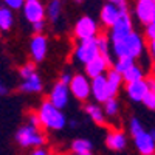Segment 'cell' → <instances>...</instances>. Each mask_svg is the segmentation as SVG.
Masks as SVG:
<instances>
[{
	"mask_svg": "<svg viewBox=\"0 0 155 155\" xmlns=\"http://www.w3.org/2000/svg\"><path fill=\"white\" fill-rule=\"evenodd\" d=\"M146 48V42L144 37L140 33H130L127 37L121 39V41L112 42L110 47V53H113L116 58H132V59H138L143 56Z\"/></svg>",
	"mask_w": 155,
	"mask_h": 155,
	"instance_id": "obj_1",
	"label": "cell"
},
{
	"mask_svg": "<svg viewBox=\"0 0 155 155\" xmlns=\"http://www.w3.org/2000/svg\"><path fill=\"white\" fill-rule=\"evenodd\" d=\"M68 88L70 95L81 102H85L88 98H92V79H88L85 73H74Z\"/></svg>",
	"mask_w": 155,
	"mask_h": 155,
	"instance_id": "obj_5",
	"label": "cell"
},
{
	"mask_svg": "<svg viewBox=\"0 0 155 155\" xmlns=\"http://www.w3.org/2000/svg\"><path fill=\"white\" fill-rule=\"evenodd\" d=\"M68 124H70V127H78V123L76 121H70Z\"/></svg>",
	"mask_w": 155,
	"mask_h": 155,
	"instance_id": "obj_41",
	"label": "cell"
},
{
	"mask_svg": "<svg viewBox=\"0 0 155 155\" xmlns=\"http://www.w3.org/2000/svg\"><path fill=\"white\" fill-rule=\"evenodd\" d=\"M102 109H104V113H106L107 118H113V116H116L120 112V102L116 98H110L102 104Z\"/></svg>",
	"mask_w": 155,
	"mask_h": 155,
	"instance_id": "obj_26",
	"label": "cell"
},
{
	"mask_svg": "<svg viewBox=\"0 0 155 155\" xmlns=\"http://www.w3.org/2000/svg\"><path fill=\"white\" fill-rule=\"evenodd\" d=\"M143 104H144V107H146V109H149V110H153V112H155V93L149 92V93L144 96V99H143Z\"/></svg>",
	"mask_w": 155,
	"mask_h": 155,
	"instance_id": "obj_32",
	"label": "cell"
},
{
	"mask_svg": "<svg viewBox=\"0 0 155 155\" xmlns=\"http://www.w3.org/2000/svg\"><path fill=\"white\" fill-rule=\"evenodd\" d=\"M150 68H152V71H153V73H155V61H153V62H152V64H150Z\"/></svg>",
	"mask_w": 155,
	"mask_h": 155,
	"instance_id": "obj_43",
	"label": "cell"
},
{
	"mask_svg": "<svg viewBox=\"0 0 155 155\" xmlns=\"http://www.w3.org/2000/svg\"><path fill=\"white\" fill-rule=\"evenodd\" d=\"M124 92H126L127 98L130 101H134V102H143L144 96L149 93V85H147L146 78H144V79L137 81V82L126 84Z\"/></svg>",
	"mask_w": 155,
	"mask_h": 155,
	"instance_id": "obj_14",
	"label": "cell"
},
{
	"mask_svg": "<svg viewBox=\"0 0 155 155\" xmlns=\"http://www.w3.org/2000/svg\"><path fill=\"white\" fill-rule=\"evenodd\" d=\"M14 138H16V143L23 149L44 147L45 141H47V138H45V135H44V132L41 130V129L34 127V126H30L27 123L17 129Z\"/></svg>",
	"mask_w": 155,
	"mask_h": 155,
	"instance_id": "obj_3",
	"label": "cell"
},
{
	"mask_svg": "<svg viewBox=\"0 0 155 155\" xmlns=\"http://www.w3.org/2000/svg\"><path fill=\"white\" fill-rule=\"evenodd\" d=\"M62 16V0H50L47 5V17L51 23H56Z\"/></svg>",
	"mask_w": 155,
	"mask_h": 155,
	"instance_id": "obj_23",
	"label": "cell"
},
{
	"mask_svg": "<svg viewBox=\"0 0 155 155\" xmlns=\"http://www.w3.org/2000/svg\"><path fill=\"white\" fill-rule=\"evenodd\" d=\"M113 65L110 56L98 54L93 61H90L87 65H84V73L88 79H95L98 76H104Z\"/></svg>",
	"mask_w": 155,
	"mask_h": 155,
	"instance_id": "obj_8",
	"label": "cell"
},
{
	"mask_svg": "<svg viewBox=\"0 0 155 155\" xmlns=\"http://www.w3.org/2000/svg\"><path fill=\"white\" fill-rule=\"evenodd\" d=\"M134 140V144H135V149L138 150L140 155H150V153H155V141L153 138L150 137V132L149 130H144L143 134L137 135Z\"/></svg>",
	"mask_w": 155,
	"mask_h": 155,
	"instance_id": "obj_16",
	"label": "cell"
},
{
	"mask_svg": "<svg viewBox=\"0 0 155 155\" xmlns=\"http://www.w3.org/2000/svg\"><path fill=\"white\" fill-rule=\"evenodd\" d=\"M34 73H37V67H36V64L33 61L27 62V64H23V65L19 68V76H20V79H27V78L33 76Z\"/></svg>",
	"mask_w": 155,
	"mask_h": 155,
	"instance_id": "obj_29",
	"label": "cell"
},
{
	"mask_svg": "<svg viewBox=\"0 0 155 155\" xmlns=\"http://www.w3.org/2000/svg\"><path fill=\"white\" fill-rule=\"evenodd\" d=\"M5 95H8V87L5 82L0 81V96H5Z\"/></svg>",
	"mask_w": 155,
	"mask_h": 155,
	"instance_id": "obj_40",
	"label": "cell"
},
{
	"mask_svg": "<svg viewBox=\"0 0 155 155\" xmlns=\"http://www.w3.org/2000/svg\"><path fill=\"white\" fill-rule=\"evenodd\" d=\"M48 51V39L44 34H34L30 41V54L34 64L42 62L47 58Z\"/></svg>",
	"mask_w": 155,
	"mask_h": 155,
	"instance_id": "obj_11",
	"label": "cell"
},
{
	"mask_svg": "<svg viewBox=\"0 0 155 155\" xmlns=\"http://www.w3.org/2000/svg\"><path fill=\"white\" fill-rule=\"evenodd\" d=\"M135 17L144 27L152 23V17L155 12V0H137L135 2Z\"/></svg>",
	"mask_w": 155,
	"mask_h": 155,
	"instance_id": "obj_12",
	"label": "cell"
},
{
	"mask_svg": "<svg viewBox=\"0 0 155 155\" xmlns=\"http://www.w3.org/2000/svg\"><path fill=\"white\" fill-rule=\"evenodd\" d=\"M71 155H73V153H71Z\"/></svg>",
	"mask_w": 155,
	"mask_h": 155,
	"instance_id": "obj_50",
	"label": "cell"
},
{
	"mask_svg": "<svg viewBox=\"0 0 155 155\" xmlns=\"http://www.w3.org/2000/svg\"><path fill=\"white\" fill-rule=\"evenodd\" d=\"M130 33H134V22L130 17V12L121 11L118 20L109 30V39H110V42H116V41H121V39L127 37Z\"/></svg>",
	"mask_w": 155,
	"mask_h": 155,
	"instance_id": "obj_6",
	"label": "cell"
},
{
	"mask_svg": "<svg viewBox=\"0 0 155 155\" xmlns=\"http://www.w3.org/2000/svg\"><path fill=\"white\" fill-rule=\"evenodd\" d=\"M30 155H48V150L44 147H37V149H33L30 152Z\"/></svg>",
	"mask_w": 155,
	"mask_h": 155,
	"instance_id": "obj_39",
	"label": "cell"
},
{
	"mask_svg": "<svg viewBox=\"0 0 155 155\" xmlns=\"http://www.w3.org/2000/svg\"><path fill=\"white\" fill-rule=\"evenodd\" d=\"M31 27H33L34 34H42V33H44V30H45V20H42V22H37V23H33Z\"/></svg>",
	"mask_w": 155,
	"mask_h": 155,
	"instance_id": "obj_35",
	"label": "cell"
},
{
	"mask_svg": "<svg viewBox=\"0 0 155 155\" xmlns=\"http://www.w3.org/2000/svg\"><path fill=\"white\" fill-rule=\"evenodd\" d=\"M150 132V137L153 138V141H155V129H152V130H149Z\"/></svg>",
	"mask_w": 155,
	"mask_h": 155,
	"instance_id": "obj_42",
	"label": "cell"
},
{
	"mask_svg": "<svg viewBox=\"0 0 155 155\" xmlns=\"http://www.w3.org/2000/svg\"><path fill=\"white\" fill-rule=\"evenodd\" d=\"M106 3H116V0H106Z\"/></svg>",
	"mask_w": 155,
	"mask_h": 155,
	"instance_id": "obj_44",
	"label": "cell"
},
{
	"mask_svg": "<svg viewBox=\"0 0 155 155\" xmlns=\"http://www.w3.org/2000/svg\"><path fill=\"white\" fill-rule=\"evenodd\" d=\"M14 25V14L8 6H0V31H9Z\"/></svg>",
	"mask_w": 155,
	"mask_h": 155,
	"instance_id": "obj_22",
	"label": "cell"
},
{
	"mask_svg": "<svg viewBox=\"0 0 155 155\" xmlns=\"http://www.w3.org/2000/svg\"><path fill=\"white\" fill-rule=\"evenodd\" d=\"M144 37L147 41H153L155 39V25L153 23H149L144 27Z\"/></svg>",
	"mask_w": 155,
	"mask_h": 155,
	"instance_id": "obj_33",
	"label": "cell"
},
{
	"mask_svg": "<svg viewBox=\"0 0 155 155\" xmlns=\"http://www.w3.org/2000/svg\"><path fill=\"white\" fill-rule=\"evenodd\" d=\"M150 155H155V153H150Z\"/></svg>",
	"mask_w": 155,
	"mask_h": 155,
	"instance_id": "obj_48",
	"label": "cell"
},
{
	"mask_svg": "<svg viewBox=\"0 0 155 155\" xmlns=\"http://www.w3.org/2000/svg\"><path fill=\"white\" fill-rule=\"evenodd\" d=\"M22 11H23V17L31 25L37 23V22H42L47 17V6H44V3L41 0H27Z\"/></svg>",
	"mask_w": 155,
	"mask_h": 155,
	"instance_id": "obj_10",
	"label": "cell"
},
{
	"mask_svg": "<svg viewBox=\"0 0 155 155\" xmlns=\"http://www.w3.org/2000/svg\"><path fill=\"white\" fill-rule=\"evenodd\" d=\"M76 2H81V0H76Z\"/></svg>",
	"mask_w": 155,
	"mask_h": 155,
	"instance_id": "obj_47",
	"label": "cell"
},
{
	"mask_svg": "<svg viewBox=\"0 0 155 155\" xmlns=\"http://www.w3.org/2000/svg\"><path fill=\"white\" fill-rule=\"evenodd\" d=\"M116 8H118L120 11H129V3L127 0H116Z\"/></svg>",
	"mask_w": 155,
	"mask_h": 155,
	"instance_id": "obj_36",
	"label": "cell"
},
{
	"mask_svg": "<svg viewBox=\"0 0 155 155\" xmlns=\"http://www.w3.org/2000/svg\"><path fill=\"white\" fill-rule=\"evenodd\" d=\"M19 90L25 95H36L41 93L44 90V81L42 78L39 76V73H34L33 76L27 78V79H22L19 84Z\"/></svg>",
	"mask_w": 155,
	"mask_h": 155,
	"instance_id": "obj_17",
	"label": "cell"
},
{
	"mask_svg": "<svg viewBox=\"0 0 155 155\" xmlns=\"http://www.w3.org/2000/svg\"><path fill=\"white\" fill-rule=\"evenodd\" d=\"M71 79H73V74L71 73H68V71H62L61 74H59V82L61 84H64V85H70V82H71Z\"/></svg>",
	"mask_w": 155,
	"mask_h": 155,
	"instance_id": "obj_34",
	"label": "cell"
},
{
	"mask_svg": "<svg viewBox=\"0 0 155 155\" xmlns=\"http://www.w3.org/2000/svg\"><path fill=\"white\" fill-rule=\"evenodd\" d=\"M146 81H147V85H149V92L155 93V76H149V78H146Z\"/></svg>",
	"mask_w": 155,
	"mask_h": 155,
	"instance_id": "obj_37",
	"label": "cell"
},
{
	"mask_svg": "<svg viewBox=\"0 0 155 155\" xmlns=\"http://www.w3.org/2000/svg\"><path fill=\"white\" fill-rule=\"evenodd\" d=\"M127 135L121 129H110L106 135V146L113 152H123L127 147Z\"/></svg>",
	"mask_w": 155,
	"mask_h": 155,
	"instance_id": "obj_13",
	"label": "cell"
},
{
	"mask_svg": "<svg viewBox=\"0 0 155 155\" xmlns=\"http://www.w3.org/2000/svg\"><path fill=\"white\" fill-rule=\"evenodd\" d=\"M152 23L155 25V12H153V17H152Z\"/></svg>",
	"mask_w": 155,
	"mask_h": 155,
	"instance_id": "obj_46",
	"label": "cell"
},
{
	"mask_svg": "<svg viewBox=\"0 0 155 155\" xmlns=\"http://www.w3.org/2000/svg\"><path fill=\"white\" fill-rule=\"evenodd\" d=\"M120 14H121V11L116 8L115 3H106L99 11V22L102 23V27L110 30L115 25V22L118 20Z\"/></svg>",
	"mask_w": 155,
	"mask_h": 155,
	"instance_id": "obj_18",
	"label": "cell"
},
{
	"mask_svg": "<svg viewBox=\"0 0 155 155\" xmlns=\"http://www.w3.org/2000/svg\"><path fill=\"white\" fill-rule=\"evenodd\" d=\"M96 45H98V50H99V54H102V56H110L112 42H110L109 36L99 34V36L96 37Z\"/></svg>",
	"mask_w": 155,
	"mask_h": 155,
	"instance_id": "obj_27",
	"label": "cell"
},
{
	"mask_svg": "<svg viewBox=\"0 0 155 155\" xmlns=\"http://www.w3.org/2000/svg\"><path fill=\"white\" fill-rule=\"evenodd\" d=\"M5 3V6H8L9 9L12 11H17V9H22L23 5H25V0H2Z\"/></svg>",
	"mask_w": 155,
	"mask_h": 155,
	"instance_id": "obj_31",
	"label": "cell"
},
{
	"mask_svg": "<svg viewBox=\"0 0 155 155\" xmlns=\"http://www.w3.org/2000/svg\"><path fill=\"white\" fill-rule=\"evenodd\" d=\"M85 113L90 120H92L95 124L98 126H104L106 124V120H107V116L104 113V109H102L101 104H98V102H87L85 107H84Z\"/></svg>",
	"mask_w": 155,
	"mask_h": 155,
	"instance_id": "obj_20",
	"label": "cell"
},
{
	"mask_svg": "<svg viewBox=\"0 0 155 155\" xmlns=\"http://www.w3.org/2000/svg\"><path fill=\"white\" fill-rule=\"evenodd\" d=\"M99 54V50L96 45V39H88V41H79L78 45L74 47L73 56L74 59L82 64V65H87L90 61H93L96 56Z\"/></svg>",
	"mask_w": 155,
	"mask_h": 155,
	"instance_id": "obj_7",
	"label": "cell"
},
{
	"mask_svg": "<svg viewBox=\"0 0 155 155\" xmlns=\"http://www.w3.org/2000/svg\"><path fill=\"white\" fill-rule=\"evenodd\" d=\"M81 155H93V152H87V153H81Z\"/></svg>",
	"mask_w": 155,
	"mask_h": 155,
	"instance_id": "obj_45",
	"label": "cell"
},
{
	"mask_svg": "<svg viewBox=\"0 0 155 155\" xmlns=\"http://www.w3.org/2000/svg\"><path fill=\"white\" fill-rule=\"evenodd\" d=\"M27 124H30V126H34V127H39V129H41V121H39L37 110H31V112H28V115H27Z\"/></svg>",
	"mask_w": 155,
	"mask_h": 155,
	"instance_id": "obj_30",
	"label": "cell"
},
{
	"mask_svg": "<svg viewBox=\"0 0 155 155\" xmlns=\"http://www.w3.org/2000/svg\"><path fill=\"white\" fill-rule=\"evenodd\" d=\"M71 152H73V155L93 152V143L87 138H76L71 141Z\"/></svg>",
	"mask_w": 155,
	"mask_h": 155,
	"instance_id": "obj_21",
	"label": "cell"
},
{
	"mask_svg": "<svg viewBox=\"0 0 155 155\" xmlns=\"http://www.w3.org/2000/svg\"><path fill=\"white\" fill-rule=\"evenodd\" d=\"M106 81H107V87H109V95L110 98H116V95L120 93L121 87L124 85V79H123V74L118 73L116 70L110 68L106 73Z\"/></svg>",
	"mask_w": 155,
	"mask_h": 155,
	"instance_id": "obj_19",
	"label": "cell"
},
{
	"mask_svg": "<svg viewBox=\"0 0 155 155\" xmlns=\"http://www.w3.org/2000/svg\"><path fill=\"white\" fill-rule=\"evenodd\" d=\"M37 115H39V121H41V127L50 132H59L68 124L64 110L54 107L48 99L42 101V104L37 109Z\"/></svg>",
	"mask_w": 155,
	"mask_h": 155,
	"instance_id": "obj_2",
	"label": "cell"
},
{
	"mask_svg": "<svg viewBox=\"0 0 155 155\" xmlns=\"http://www.w3.org/2000/svg\"><path fill=\"white\" fill-rule=\"evenodd\" d=\"M147 50H149V54H150V58L155 61V39H153V41H149Z\"/></svg>",
	"mask_w": 155,
	"mask_h": 155,
	"instance_id": "obj_38",
	"label": "cell"
},
{
	"mask_svg": "<svg viewBox=\"0 0 155 155\" xmlns=\"http://www.w3.org/2000/svg\"><path fill=\"white\" fill-rule=\"evenodd\" d=\"M123 79H124V84H130V82H137L140 79H144V70L135 64L134 67H130L123 74Z\"/></svg>",
	"mask_w": 155,
	"mask_h": 155,
	"instance_id": "obj_24",
	"label": "cell"
},
{
	"mask_svg": "<svg viewBox=\"0 0 155 155\" xmlns=\"http://www.w3.org/2000/svg\"><path fill=\"white\" fill-rule=\"evenodd\" d=\"M92 98L98 104H104L107 99H110L109 95V87L106 81V74L104 76H98L95 79H92Z\"/></svg>",
	"mask_w": 155,
	"mask_h": 155,
	"instance_id": "obj_15",
	"label": "cell"
},
{
	"mask_svg": "<svg viewBox=\"0 0 155 155\" xmlns=\"http://www.w3.org/2000/svg\"><path fill=\"white\" fill-rule=\"evenodd\" d=\"M25 2H27V0H25Z\"/></svg>",
	"mask_w": 155,
	"mask_h": 155,
	"instance_id": "obj_49",
	"label": "cell"
},
{
	"mask_svg": "<svg viewBox=\"0 0 155 155\" xmlns=\"http://www.w3.org/2000/svg\"><path fill=\"white\" fill-rule=\"evenodd\" d=\"M135 64H137V62H135V59H132V58H116V61L113 62L112 68L116 70L118 73H121V74H124L130 67H134Z\"/></svg>",
	"mask_w": 155,
	"mask_h": 155,
	"instance_id": "obj_25",
	"label": "cell"
},
{
	"mask_svg": "<svg viewBox=\"0 0 155 155\" xmlns=\"http://www.w3.org/2000/svg\"><path fill=\"white\" fill-rule=\"evenodd\" d=\"M70 88L68 85H64L61 84L59 81L53 84V87L50 88V93H48V101L53 104L54 107H58L59 110H64L67 106H68V102H70Z\"/></svg>",
	"mask_w": 155,
	"mask_h": 155,
	"instance_id": "obj_9",
	"label": "cell"
},
{
	"mask_svg": "<svg viewBox=\"0 0 155 155\" xmlns=\"http://www.w3.org/2000/svg\"><path fill=\"white\" fill-rule=\"evenodd\" d=\"M127 130H129V134H130V137L132 138H135L137 135H140V134H143L146 129H144V126H143V123H141L138 118H130V121H129V126H127Z\"/></svg>",
	"mask_w": 155,
	"mask_h": 155,
	"instance_id": "obj_28",
	"label": "cell"
},
{
	"mask_svg": "<svg viewBox=\"0 0 155 155\" xmlns=\"http://www.w3.org/2000/svg\"><path fill=\"white\" fill-rule=\"evenodd\" d=\"M73 36L78 42L79 41H88V39H96L99 36V27L98 22L92 16H82L76 20L73 27Z\"/></svg>",
	"mask_w": 155,
	"mask_h": 155,
	"instance_id": "obj_4",
	"label": "cell"
}]
</instances>
